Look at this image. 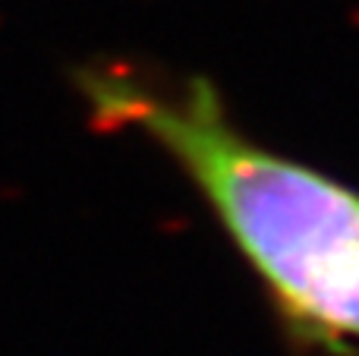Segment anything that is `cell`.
I'll return each mask as SVG.
<instances>
[{"label":"cell","instance_id":"obj_1","mask_svg":"<svg viewBox=\"0 0 359 356\" xmlns=\"http://www.w3.org/2000/svg\"><path fill=\"white\" fill-rule=\"evenodd\" d=\"M98 126L158 149L198 196L297 347L359 356V189L265 145L205 76L123 60L73 76Z\"/></svg>","mask_w":359,"mask_h":356}]
</instances>
